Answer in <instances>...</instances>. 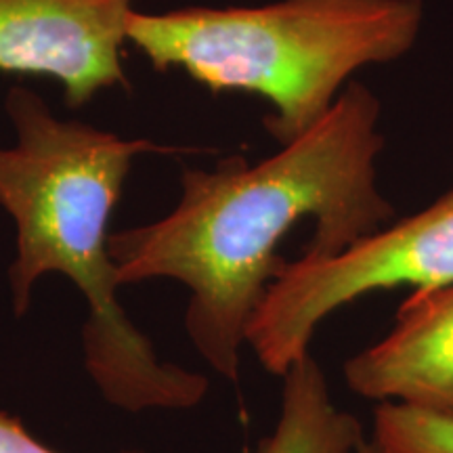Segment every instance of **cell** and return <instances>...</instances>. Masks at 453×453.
<instances>
[{
  "label": "cell",
  "mask_w": 453,
  "mask_h": 453,
  "mask_svg": "<svg viewBox=\"0 0 453 453\" xmlns=\"http://www.w3.org/2000/svg\"><path fill=\"white\" fill-rule=\"evenodd\" d=\"M378 120L376 95L350 82L313 128L267 160L231 156L214 170L185 168L166 217L111 234L120 286L189 288L185 330L202 359L235 382L248 324L286 267L280 243L294 226L315 223L303 258H332L393 223L376 180Z\"/></svg>",
  "instance_id": "obj_1"
},
{
  "label": "cell",
  "mask_w": 453,
  "mask_h": 453,
  "mask_svg": "<svg viewBox=\"0 0 453 453\" xmlns=\"http://www.w3.org/2000/svg\"><path fill=\"white\" fill-rule=\"evenodd\" d=\"M4 111L15 130V143L0 147V206L17 234L9 267L13 313L26 315L42 275H64L88 303L84 365L107 403L127 411L200 405L208 380L160 361L124 313L110 254V220L134 157L185 150L61 120L24 84L7 90Z\"/></svg>",
  "instance_id": "obj_2"
},
{
  "label": "cell",
  "mask_w": 453,
  "mask_h": 453,
  "mask_svg": "<svg viewBox=\"0 0 453 453\" xmlns=\"http://www.w3.org/2000/svg\"><path fill=\"white\" fill-rule=\"evenodd\" d=\"M422 21V0L134 9L127 41L157 72L179 70L211 93H250L267 101L265 128L288 145L330 111L357 70L403 57Z\"/></svg>",
  "instance_id": "obj_3"
},
{
  "label": "cell",
  "mask_w": 453,
  "mask_h": 453,
  "mask_svg": "<svg viewBox=\"0 0 453 453\" xmlns=\"http://www.w3.org/2000/svg\"><path fill=\"white\" fill-rule=\"evenodd\" d=\"M453 283V187L424 211L382 226L332 258L286 263L248 324L260 365L283 376L309 355L332 313L373 292Z\"/></svg>",
  "instance_id": "obj_4"
},
{
  "label": "cell",
  "mask_w": 453,
  "mask_h": 453,
  "mask_svg": "<svg viewBox=\"0 0 453 453\" xmlns=\"http://www.w3.org/2000/svg\"><path fill=\"white\" fill-rule=\"evenodd\" d=\"M137 0H0V73L49 78L81 110L110 88L130 90L127 21Z\"/></svg>",
  "instance_id": "obj_5"
},
{
  "label": "cell",
  "mask_w": 453,
  "mask_h": 453,
  "mask_svg": "<svg viewBox=\"0 0 453 453\" xmlns=\"http://www.w3.org/2000/svg\"><path fill=\"white\" fill-rule=\"evenodd\" d=\"M344 380L376 403L453 416V283L411 292L393 330L347 359Z\"/></svg>",
  "instance_id": "obj_6"
},
{
  "label": "cell",
  "mask_w": 453,
  "mask_h": 453,
  "mask_svg": "<svg viewBox=\"0 0 453 453\" xmlns=\"http://www.w3.org/2000/svg\"><path fill=\"white\" fill-rule=\"evenodd\" d=\"M281 410L257 453H355L365 441L353 413L334 405L326 373L304 355L283 373Z\"/></svg>",
  "instance_id": "obj_7"
},
{
  "label": "cell",
  "mask_w": 453,
  "mask_h": 453,
  "mask_svg": "<svg viewBox=\"0 0 453 453\" xmlns=\"http://www.w3.org/2000/svg\"><path fill=\"white\" fill-rule=\"evenodd\" d=\"M372 441L382 453H453V416L378 403Z\"/></svg>",
  "instance_id": "obj_8"
},
{
  "label": "cell",
  "mask_w": 453,
  "mask_h": 453,
  "mask_svg": "<svg viewBox=\"0 0 453 453\" xmlns=\"http://www.w3.org/2000/svg\"><path fill=\"white\" fill-rule=\"evenodd\" d=\"M0 453H59L27 433L19 418L0 411ZM141 453V451H127Z\"/></svg>",
  "instance_id": "obj_9"
},
{
  "label": "cell",
  "mask_w": 453,
  "mask_h": 453,
  "mask_svg": "<svg viewBox=\"0 0 453 453\" xmlns=\"http://www.w3.org/2000/svg\"><path fill=\"white\" fill-rule=\"evenodd\" d=\"M355 453H382L380 451V447H378L376 443H373V441L370 439V441H364V443H361L359 447H357V451Z\"/></svg>",
  "instance_id": "obj_10"
}]
</instances>
